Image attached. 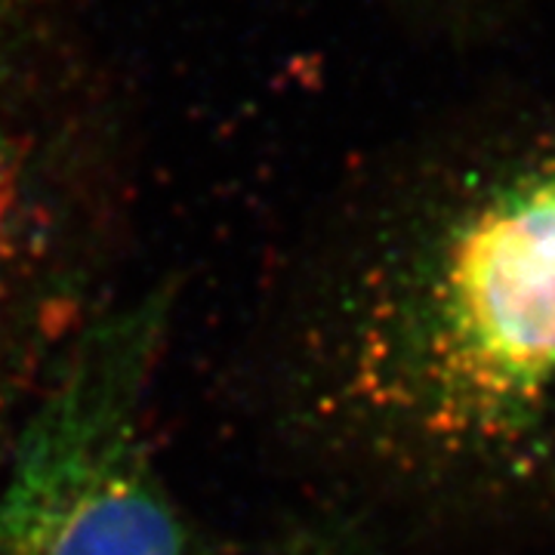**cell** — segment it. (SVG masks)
Instances as JSON below:
<instances>
[{"instance_id":"6da1fadb","label":"cell","mask_w":555,"mask_h":555,"mask_svg":"<svg viewBox=\"0 0 555 555\" xmlns=\"http://www.w3.org/2000/svg\"><path fill=\"white\" fill-rule=\"evenodd\" d=\"M337 377L364 423L433 451L537 433L555 411V164L500 182L349 321Z\"/></svg>"},{"instance_id":"7a4b0ae2","label":"cell","mask_w":555,"mask_h":555,"mask_svg":"<svg viewBox=\"0 0 555 555\" xmlns=\"http://www.w3.org/2000/svg\"><path fill=\"white\" fill-rule=\"evenodd\" d=\"M152 321L65 356L0 469V555H189L149 448Z\"/></svg>"},{"instance_id":"3957f363","label":"cell","mask_w":555,"mask_h":555,"mask_svg":"<svg viewBox=\"0 0 555 555\" xmlns=\"http://www.w3.org/2000/svg\"><path fill=\"white\" fill-rule=\"evenodd\" d=\"M35 204L20 158L0 139V469L35 414L60 346V299L43 287ZM62 364V361H60Z\"/></svg>"}]
</instances>
